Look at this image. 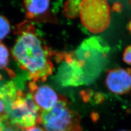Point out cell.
I'll use <instances>...</instances> for the list:
<instances>
[{
    "label": "cell",
    "mask_w": 131,
    "mask_h": 131,
    "mask_svg": "<svg viewBox=\"0 0 131 131\" xmlns=\"http://www.w3.org/2000/svg\"><path fill=\"white\" fill-rule=\"evenodd\" d=\"M18 35L12 54L20 67L27 72L33 81L44 82L52 74L54 66L50 59L52 51L44 44L33 25L27 21L15 27Z\"/></svg>",
    "instance_id": "1"
},
{
    "label": "cell",
    "mask_w": 131,
    "mask_h": 131,
    "mask_svg": "<svg viewBox=\"0 0 131 131\" xmlns=\"http://www.w3.org/2000/svg\"><path fill=\"white\" fill-rule=\"evenodd\" d=\"M40 123L46 131H83L78 114L69 108L62 96L52 109L41 112Z\"/></svg>",
    "instance_id": "2"
},
{
    "label": "cell",
    "mask_w": 131,
    "mask_h": 131,
    "mask_svg": "<svg viewBox=\"0 0 131 131\" xmlns=\"http://www.w3.org/2000/svg\"><path fill=\"white\" fill-rule=\"evenodd\" d=\"M40 114L31 94L18 90L8 110V121L13 126L25 129L37 125L40 121Z\"/></svg>",
    "instance_id": "3"
},
{
    "label": "cell",
    "mask_w": 131,
    "mask_h": 131,
    "mask_svg": "<svg viewBox=\"0 0 131 131\" xmlns=\"http://www.w3.org/2000/svg\"><path fill=\"white\" fill-rule=\"evenodd\" d=\"M82 24L93 34L105 31L110 24V7L107 0H82L79 7Z\"/></svg>",
    "instance_id": "4"
},
{
    "label": "cell",
    "mask_w": 131,
    "mask_h": 131,
    "mask_svg": "<svg viewBox=\"0 0 131 131\" xmlns=\"http://www.w3.org/2000/svg\"><path fill=\"white\" fill-rule=\"evenodd\" d=\"M28 86L30 93L41 112L52 109L59 103L61 97L47 85H38L36 82L31 81Z\"/></svg>",
    "instance_id": "5"
},
{
    "label": "cell",
    "mask_w": 131,
    "mask_h": 131,
    "mask_svg": "<svg viewBox=\"0 0 131 131\" xmlns=\"http://www.w3.org/2000/svg\"><path fill=\"white\" fill-rule=\"evenodd\" d=\"M106 87L113 93L124 95L131 90V72L124 68L108 71L105 79Z\"/></svg>",
    "instance_id": "6"
},
{
    "label": "cell",
    "mask_w": 131,
    "mask_h": 131,
    "mask_svg": "<svg viewBox=\"0 0 131 131\" xmlns=\"http://www.w3.org/2000/svg\"><path fill=\"white\" fill-rule=\"evenodd\" d=\"M27 18L37 20L48 13L50 0H24Z\"/></svg>",
    "instance_id": "7"
},
{
    "label": "cell",
    "mask_w": 131,
    "mask_h": 131,
    "mask_svg": "<svg viewBox=\"0 0 131 131\" xmlns=\"http://www.w3.org/2000/svg\"><path fill=\"white\" fill-rule=\"evenodd\" d=\"M82 0H67L63 6V14L67 18L74 19L79 15V7Z\"/></svg>",
    "instance_id": "8"
},
{
    "label": "cell",
    "mask_w": 131,
    "mask_h": 131,
    "mask_svg": "<svg viewBox=\"0 0 131 131\" xmlns=\"http://www.w3.org/2000/svg\"><path fill=\"white\" fill-rule=\"evenodd\" d=\"M9 104L0 94V122L8 124V112Z\"/></svg>",
    "instance_id": "9"
},
{
    "label": "cell",
    "mask_w": 131,
    "mask_h": 131,
    "mask_svg": "<svg viewBox=\"0 0 131 131\" xmlns=\"http://www.w3.org/2000/svg\"><path fill=\"white\" fill-rule=\"evenodd\" d=\"M10 31V24L8 20L0 15V41L5 39Z\"/></svg>",
    "instance_id": "10"
},
{
    "label": "cell",
    "mask_w": 131,
    "mask_h": 131,
    "mask_svg": "<svg viewBox=\"0 0 131 131\" xmlns=\"http://www.w3.org/2000/svg\"><path fill=\"white\" fill-rule=\"evenodd\" d=\"M9 52L7 47L0 43V69L6 68L9 63Z\"/></svg>",
    "instance_id": "11"
},
{
    "label": "cell",
    "mask_w": 131,
    "mask_h": 131,
    "mask_svg": "<svg viewBox=\"0 0 131 131\" xmlns=\"http://www.w3.org/2000/svg\"><path fill=\"white\" fill-rule=\"evenodd\" d=\"M123 60L125 62L131 66V46L126 48L123 54Z\"/></svg>",
    "instance_id": "12"
},
{
    "label": "cell",
    "mask_w": 131,
    "mask_h": 131,
    "mask_svg": "<svg viewBox=\"0 0 131 131\" xmlns=\"http://www.w3.org/2000/svg\"><path fill=\"white\" fill-rule=\"evenodd\" d=\"M24 131H46V130H45V129L43 127H41L40 126L36 125V126L31 127L25 129Z\"/></svg>",
    "instance_id": "13"
},
{
    "label": "cell",
    "mask_w": 131,
    "mask_h": 131,
    "mask_svg": "<svg viewBox=\"0 0 131 131\" xmlns=\"http://www.w3.org/2000/svg\"><path fill=\"white\" fill-rule=\"evenodd\" d=\"M4 131H16V130L14 128H13V127L9 126V125H8L6 127V128H5V129Z\"/></svg>",
    "instance_id": "14"
},
{
    "label": "cell",
    "mask_w": 131,
    "mask_h": 131,
    "mask_svg": "<svg viewBox=\"0 0 131 131\" xmlns=\"http://www.w3.org/2000/svg\"><path fill=\"white\" fill-rule=\"evenodd\" d=\"M129 5H130V7L131 8V0H129Z\"/></svg>",
    "instance_id": "15"
},
{
    "label": "cell",
    "mask_w": 131,
    "mask_h": 131,
    "mask_svg": "<svg viewBox=\"0 0 131 131\" xmlns=\"http://www.w3.org/2000/svg\"><path fill=\"white\" fill-rule=\"evenodd\" d=\"M1 79H2V77L1 75V74H0V80H1Z\"/></svg>",
    "instance_id": "16"
},
{
    "label": "cell",
    "mask_w": 131,
    "mask_h": 131,
    "mask_svg": "<svg viewBox=\"0 0 131 131\" xmlns=\"http://www.w3.org/2000/svg\"><path fill=\"white\" fill-rule=\"evenodd\" d=\"M122 131H128V130H122Z\"/></svg>",
    "instance_id": "17"
}]
</instances>
